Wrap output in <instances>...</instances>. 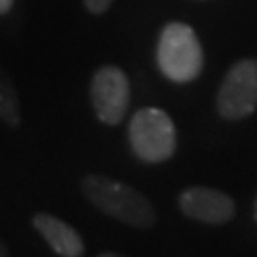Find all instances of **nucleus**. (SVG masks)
<instances>
[{
	"label": "nucleus",
	"mask_w": 257,
	"mask_h": 257,
	"mask_svg": "<svg viewBox=\"0 0 257 257\" xmlns=\"http://www.w3.org/2000/svg\"><path fill=\"white\" fill-rule=\"evenodd\" d=\"M156 59L166 78L179 84L194 80L202 71V48L193 29L185 23H170L164 27Z\"/></svg>",
	"instance_id": "2"
},
{
	"label": "nucleus",
	"mask_w": 257,
	"mask_h": 257,
	"mask_svg": "<svg viewBox=\"0 0 257 257\" xmlns=\"http://www.w3.org/2000/svg\"><path fill=\"white\" fill-rule=\"evenodd\" d=\"M179 210L189 219L206 225H225L234 217L236 206L229 194L219 189L196 185L179 194Z\"/></svg>",
	"instance_id": "6"
},
{
	"label": "nucleus",
	"mask_w": 257,
	"mask_h": 257,
	"mask_svg": "<svg viewBox=\"0 0 257 257\" xmlns=\"http://www.w3.org/2000/svg\"><path fill=\"white\" fill-rule=\"evenodd\" d=\"M0 118L10 128H18L21 124V103L18 90L10 74L0 67Z\"/></svg>",
	"instance_id": "8"
},
{
	"label": "nucleus",
	"mask_w": 257,
	"mask_h": 257,
	"mask_svg": "<svg viewBox=\"0 0 257 257\" xmlns=\"http://www.w3.org/2000/svg\"><path fill=\"white\" fill-rule=\"evenodd\" d=\"M33 227L40 232V236L46 240L48 246L59 257H82L84 240L78 230L71 227L63 219L55 217L46 211H38L33 215Z\"/></svg>",
	"instance_id": "7"
},
{
	"label": "nucleus",
	"mask_w": 257,
	"mask_h": 257,
	"mask_svg": "<svg viewBox=\"0 0 257 257\" xmlns=\"http://www.w3.org/2000/svg\"><path fill=\"white\" fill-rule=\"evenodd\" d=\"M80 191L92 206L128 227L151 229L156 223V211L151 200L128 183L107 175L90 174L82 177Z\"/></svg>",
	"instance_id": "1"
},
{
	"label": "nucleus",
	"mask_w": 257,
	"mask_h": 257,
	"mask_svg": "<svg viewBox=\"0 0 257 257\" xmlns=\"http://www.w3.org/2000/svg\"><path fill=\"white\" fill-rule=\"evenodd\" d=\"M12 6H14V0H0V16L8 14Z\"/></svg>",
	"instance_id": "10"
},
{
	"label": "nucleus",
	"mask_w": 257,
	"mask_h": 257,
	"mask_svg": "<svg viewBox=\"0 0 257 257\" xmlns=\"http://www.w3.org/2000/svg\"><path fill=\"white\" fill-rule=\"evenodd\" d=\"M128 138L136 156L149 164H158L172 158L177 145L174 122L166 110L156 107L139 109L132 116Z\"/></svg>",
	"instance_id": "3"
},
{
	"label": "nucleus",
	"mask_w": 257,
	"mask_h": 257,
	"mask_svg": "<svg viewBox=\"0 0 257 257\" xmlns=\"http://www.w3.org/2000/svg\"><path fill=\"white\" fill-rule=\"evenodd\" d=\"M90 99L99 122L118 126L130 107V82L126 73L112 65L97 69L90 84Z\"/></svg>",
	"instance_id": "5"
},
{
	"label": "nucleus",
	"mask_w": 257,
	"mask_h": 257,
	"mask_svg": "<svg viewBox=\"0 0 257 257\" xmlns=\"http://www.w3.org/2000/svg\"><path fill=\"white\" fill-rule=\"evenodd\" d=\"M257 109V61L232 65L217 92V112L225 120H242Z\"/></svg>",
	"instance_id": "4"
},
{
	"label": "nucleus",
	"mask_w": 257,
	"mask_h": 257,
	"mask_svg": "<svg viewBox=\"0 0 257 257\" xmlns=\"http://www.w3.org/2000/svg\"><path fill=\"white\" fill-rule=\"evenodd\" d=\"M97 257H126V255L116 253V251H105V253H101V255H97Z\"/></svg>",
	"instance_id": "12"
},
{
	"label": "nucleus",
	"mask_w": 257,
	"mask_h": 257,
	"mask_svg": "<svg viewBox=\"0 0 257 257\" xmlns=\"http://www.w3.org/2000/svg\"><path fill=\"white\" fill-rule=\"evenodd\" d=\"M0 257H10V251L8 248H6V244L0 240Z\"/></svg>",
	"instance_id": "11"
},
{
	"label": "nucleus",
	"mask_w": 257,
	"mask_h": 257,
	"mask_svg": "<svg viewBox=\"0 0 257 257\" xmlns=\"http://www.w3.org/2000/svg\"><path fill=\"white\" fill-rule=\"evenodd\" d=\"M253 217H255V221H257V198H255V202H253Z\"/></svg>",
	"instance_id": "13"
},
{
	"label": "nucleus",
	"mask_w": 257,
	"mask_h": 257,
	"mask_svg": "<svg viewBox=\"0 0 257 257\" xmlns=\"http://www.w3.org/2000/svg\"><path fill=\"white\" fill-rule=\"evenodd\" d=\"M110 4H112V0H84L86 10H88L90 14H93V16L105 14V12L110 8Z\"/></svg>",
	"instance_id": "9"
}]
</instances>
